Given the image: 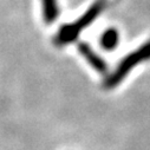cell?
<instances>
[{
	"label": "cell",
	"instance_id": "cell-2",
	"mask_svg": "<svg viewBox=\"0 0 150 150\" xmlns=\"http://www.w3.org/2000/svg\"><path fill=\"white\" fill-rule=\"evenodd\" d=\"M149 59H150V40L146 42L145 44H143L142 46H139L136 51H134L130 54H128L120 63L118 67L112 72L110 76L106 78V81L104 82V88L105 89L116 88L128 76V73L134 67H136L139 63L146 62Z\"/></svg>",
	"mask_w": 150,
	"mask_h": 150
},
{
	"label": "cell",
	"instance_id": "cell-3",
	"mask_svg": "<svg viewBox=\"0 0 150 150\" xmlns=\"http://www.w3.org/2000/svg\"><path fill=\"white\" fill-rule=\"evenodd\" d=\"M79 52L82 53V56L88 60V63L98 72L103 73L108 70V66H106V63L88 45V44H79V47H78Z\"/></svg>",
	"mask_w": 150,
	"mask_h": 150
},
{
	"label": "cell",
	"instance_id": "cell-5",
	"mask_svg": "<svg viewBox=\"0 0 150 150\" xmlns=\"http://www.w3.org/2000/svg\"><path fill=\"white\" fill-rule=\"evenodd\" d=\"M44 18L46 23H52L58 16V6L56 0H43Z\"/></svg>",
	"mask_w": 150,
	"mask_h": 150
},
{
	"label": "cell",
	"instance_id": "cell-4",
	"mask_svg": "<svg viewBox=\"0 0 150 150\" xmlns=\"http://www.w3.org/2000/svg\"><path fill=\"white\" fill-rule=\"evenodd\" d=\"M118 40H120V34L117 32V30L115 28H109L106 30L103 34H102V38H100V44L102 46L108 50V51H111L116 49L117 44H118Z\"/></svg>",
	"mask_w": 150,
	"mask_h": 150
},
{
	"label": "cell",
	"instance_id": "cell-1",
	"mask_svg": "<svg viewBox=\"0 0 150 150\" xmlns=\"http://www.w3.org/2000/svg\"><path fill=\"white\" fill-rule=\"evenodd\" d=\"M108 1L109 0H97L77 21L64 25L56 37V44L62 46V45H66V44L72 43L73 40H76L77 37L81 34V32L86 26H89L100 14V12L106 7Z\"/></svg>",
	"mask_w": 150,
	"mask_h": 150
}]
</instances>
